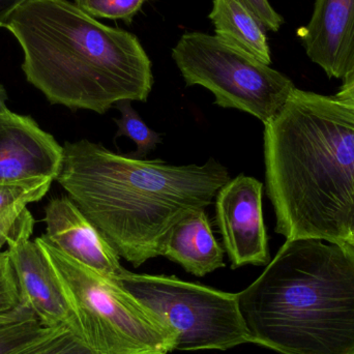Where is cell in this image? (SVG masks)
I'll return each mask as SVG.
<instances>
[{
	"mask_svg": "<svg viewBox=\"0 0 354 354\" xmlns=\"http://www.w3.org/2000/svg\"><path fill=\"white\" fill-rule=\"evenodd\" d=\"M64 147L30 116L0 115V185L32 179L56 180Z\"/></svg>",
	"mask_w": 354,
	"mask_h": 354,
	"instance_id": "30bf717a",
	"label": "cell"
},
{
	"mask_svg": "<svg viewBox=\"0 0 354 354\" xmlns=\"http://www.w3.org/2000/svg\"><path fill=\"white\" fill-rule=\"evenodd\" d=\"M222 245L214 239L207 214L198 210L181 220L170 233L163 256L196 277L225 268Z\"/></svg>",
	"mask_w": 354,
	"mask_h": 354,
	"instance_id": "4fadbf2b",
	"label": "cell"
},
{
	"mask_svg": "<svg viewBox=\"0 0 354 354\" xmlns=\"http://www.w3.org/2000/svg\"><path fill=\"white\" fill-rule=\"evenodd\" d=\"M68 293L93 354H169L176 336L118 281L112 280L56 249L44 234L37 237Z\"/></svg>",
	"mask_w": 354,
	"mask_h": 354,
	"instance_id": "5b68a950",
	"label": "cell"
},
{
	"mask_svg": "<svg viewBox=\"0 0 354 354\" xmlns=\"http://www.w3.org/2000/svg\"><path fill=\"white\" fill-rule=\"evenodd\" d=\"M145 0H75L93 18L112 19L132 22L135 15L141 10Z\"/></svg>",
	"mask_w": 354,
	"mask_h": 354,
	"instance_id": "d6986e66",
	"label": "cell"
},
{
	"mask_svg": "<svg viewBox=\"0 0 354 354\" xmlns=\"http://www.w3.org/2000/svg\"><path fill=\"white\" fill-rule=\"evenodd\" d=\"M264 164L276 232L345 243L354 214V104L295 87L264 124Z\"/></svg>",
	"mask_w": 354,
	"mask_h": 354,
	"instance_id": "7a4b0ae2",
	"label": "cell"
},
{
	"mask_svg": "<svg viewBox=\"0 0 354 354\" xmlns=\"http://www.w3.org/2000/svg\"><path fill=\"white\" fill-rule=\"evenodd\" d=\"M345 243L351 245L354 249V214L351 224H349L348 231H347L346 239H345Z\"/></svg>",
	"mask_w": 354,
	"mask_h": 354,
	"instance_id": "484cf974",
	"label": "cell"
},
{
	"mask_svg": "<svg viewBox=\"0 0 354 354\" xmlns=\"http://www.w3.org/2000/svg\"><path fill=\"white\" fill-rule=\"evenodd\" d=\"M254 12L266 30L277 32L282 26L283 18L272 8L268 0H243Z\"/></svg>",
	"mask_w": 354,
	"mask_h": 354,
	"instance_id": "44dd1931",
	"label": "cell"
},
{
	"mask_svg": "<svg viewBox=\"0 0 354 354\" xmlns=\"http://www.w3.org/2000/svg\"><path fill=\"white\" fill-rule=\"evenodd\" d=\"M35 218L27 209L8 243L20 301L47 328H64L83 339L64 284L45 250L31 241Z\"/></svg>",
	"mask_w": 354,
	"mask_h": 354,
	"instance_id": "ba28073f",
	"label": "cell"
},
{
	"mask_svg": "<svg viewBox=\"0 0 354 354\" xmlns=\"http://www.w3.org/2000/svg\"><path fill=\"white\" fill-rule=\"evenodd\" d=\"M28 0H0V27L6 26L10 17Z\"/></svg>",
	"mask_w": 354,
	"mask_h": 354,
	"instance_id": "7402d4cb",
	"label": "cell"
},
{
	"mask_svg": "<svg viewBox=\"0 0 354 354\" xmlns=\"http://www.w3.org/2000/svg\"><path fill=\"white\" fill-rule=\"evenodd\" d=\"M120 111V118L114 120L118 124L116 137L126 136L134 141L137 151L130 156L135 159L147 157L149 151H153L158 145L162 143L159 133L151 130L142 118L132 107L131 101H122L115 106Z\"/></svg>",
	"mask_w": 354,
	"mask_h": 354,
	"instance_id": "2e32d148",
	"label": "cell"
},
{
	"mask_svg": "<svg viewBox=\"0 0 354 354\" xmlns=\"http://www.w3.org/2000/svg\"><path fill=\"white\" fill-rule=\"evenodd\" d=\"M187 86L214 93V104L255 116L263 124L282 109L295 86L290 79L218 35L189 32L172 49Z\"/></svg>",
	"mask_w": 354,
	"mask_h": 354,
	"instance_id": "8992f818",
	"label": "cell"
},
{
	"mask_svg": "<svg viewBox=\"0 0 354 354\" xmlns=\"http://www.w3.org/2000/svg\"><path fill=\"white\" fill-rule=\"evenodd\" d=\"M44 222V236L68 257L112 280H120L128 272L118 252L68 196L50 200Z\"/></svg>",
	"mask_w": 354,
	"mask_h": 354,
	"instance_id": "8fae6325",
	"label": "cell"
},
{
	"mask_svg": "<svg viewBox=\"0 0 354 354\" xmlns=\"http://www.w3.org/2000/svg\"><path fill=\"white\" fill-rule=\"evenodd\" d=\"M16 276L6 252L0 253V314L12 311L20 305Z\"/></svg>",
	"mask_w": 354,
	"mask_h": 354,
	"instance_id": "ffe728a7",
	"label": "cell"
},
{
	"mask_svg": "<svg viewBox=\"0 0 354 354\" xmlns=\"http://www.w3.org/2000/svg\"><path fill=\"white\" fill-rule=\"evenodd\" d=\"M297 35L328 77L345 79L354 70V0H316L311 20Z\"/></svg>",
	"mask_w": 354,
	"mask_h": 354,
	"instance_id": "7c38bea8",
	"label": "cell"
},
{
	"mask_svg": "<svg viewBox=\"0 0 354 354\" xmlns=\"http://www.w3.org/2000/svg\"><path fill=\"white\" fill-rule=\"evenodd\" d=\"M343 81L344 83L341 87V91L337 93V97L354 104V70L346 78L343 79Z\"/></svg>",
	"mask_w": 354,
	"mask_h": 354,
	"instance_id": "cb8c5ba5",
	"label": "cell"
},
{
	"mask_svg": "<svg viewBox=\"0 0 354 354\" xmlns=\"http://www.w3.org/2000/svg\"><path fill=\"white\" fill-rule=\"evenodd\" d=\"M4 27L20 44L27 82L52 105L105 114L122 101L147 102L153 89L138 37L70 0H28Z\"/></svg>",
	"mask_w": 354,
	"mask_h": 354,
	"instance_id": "3957f363",
	"label": "cell"
},
{
	"mask_svg": "<svg viewBox=\"0 0 354 354\" xmlns=\"http://www.w3.org/2000/svg\"><path fill=\"white\" fill-rule=\"evenodd\" d=\"M53 179L39 178L0 185V253L30 203L43 199Z\"/></svg>",
	"mask_w": 354,
	"mask_h": 354,
	"instance_id": "9a60e30c",
	"label": "cell"
},
{
	"mask_svg": "<svg viewBox=\"0 0 354 354\" xmlns=\"http://www.w3.org/2000/svg\"><path fill=\"white\" fill-rule=\"evenodd\" d=\"M208 17L218 37L263 64H272L266 29L243 0H212Z\"/></svg>",
	"mask_w": 354,
	"mask_h": 354,
	"instance_id": "5bb4252c",
	"label": "cell"
},
{
	"mask_svg": "<svg viewBox=\"0 0 354 354\" xmlns=\"http://www.w3.org/2000/svg\"><path fill=\"white\" fill-rule=\"evenodd\" d=\"M6 101H8V93H6L3 85L0 84V115H3L10 111L6 106Z\"/></svg>",
	"mask_w": 354,
	"mask_h": 354,
	"instance_id": "d4e9b609",
	"label": "cell"
},
{
	"mask_svg": "<svg viewBox=\"0 0 354 354\" xmlns=\"http://www.w3.org/2000/svg\"><path fill=\"white\" fill-rule=\"evenodd\" d=\"M8 354H93L81 337L66 328H51L41 338Z\"/></svg>",
	"mask_w": 354,
	"mask_h": 354,
	"instance_id": "e0dca14e",
	"label": "cell"
},
{
	"mask_svg": "<svg viewBox=\"0 0 354 354\" xmlns=\"http://www.w3.org/2000/svg\"><path fill=\"white\" fill-rule=\"evenodd\" d=\"M51 328L37 318L0 324V354H8L47 334Z\"/></svg>",
	"mask_w": 354,
	"mask_h": 354,
	"instance_id": "ac0fdd59",
	"label": "cell"
},
{
	"mask_svg": "<svg viewBox=\"0 0 354 354\" xmlns=\"http://www.w3.org/2000/svg\"><path fill=\"white\" fill-rule=\"evenodd\" d=\"M35 315L26 306L22 303L8 313L0 314V324H8V322H18V320L29 319V318H35ZM37 318V317H35Z\"/></svg>",
	"mask_w": 354,
	"mask_h": 354,
	"instance_id": "603a6c76",
	"label": "cell"
},
{
	"mask_svg": "<svg viewBox=\"0 0 354 354\" xmlns=\"http://www.w3.org/2000/svg\"><path fill=\"white\" fill-rule=\"evenodd\" d=\"M118 283L171 330L176 351H227L251 343L239 293L129 270Z\"/></svg>",
	"mask_w": 354,
	"mask_h": 354,
	"instance_id": "52a82bcc",
	"label": "cell"
},
{
	"mask_svg": "<svg viewBox=\"0 0 354 354\" xmlns=\"http://www.w3.org/2000/svg\"><path fill=\"white\" fill-rule=\"evenodd\" d=\"M62 147L56 181L134 268L163 256L174 227L209 206L231 179L214 159L203 165H168L120 155L86 139Z\"/></svg>",
	"mask_w": 354,
	"mask_h": 354,
	"instance_id": "6da1fadb",
	"label": "cell"
},
{
	"mask_svg": "<svg viewBox=\"0 0 354 354\" xmlns=\"http://www.w3.org/2000/svg\"><path fill=\"white\" fill-rule=\"evenodd\" d=\"M263 185L254 177L241 174L216 196V221L231 268L268 266V235L262 214Z\"/></svg>",
	"mask_w": 354,
	"mask_h": 354,
	"instance_id": "9c48e42d",
	"label": "cell"
},
{
	"mask_svg": "<svg viewBox=\"0 0 354 354\" xmlns=\"http://www.w3.org/2000/svg\"><path fill=\"white\" fill-rule=\"evenodd\" d=\"M251 343L280 354H354V249L286 239L239 293Z\"/></svg>",
	"mask_w": 354,
	"mask_h": 354,
	"instance_id": "277c9868",
	"label": "cell"
}]
</instances>
